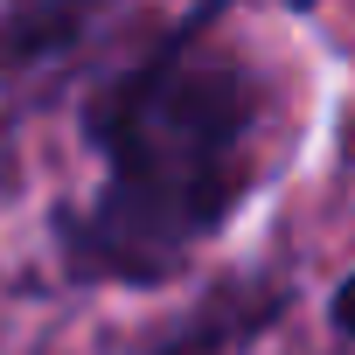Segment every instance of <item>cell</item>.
I'll return each instance as SVG.
<instances>
[{
    "instance_id": "1",
    "label": "cell",
    "mask_w": 355,
    "mask_h": 355,
    "mask_svg": "<svg viewBox=\"0 0 355 355\" xmlns=\"http://www.w3.org/2000/svg\"><path fill=\"white\" fill-rule=\"evenodd\" d=\"M202 21L209 15L174 28V42L91 105V139L112 174L98 209L70 230L84 272L160 279L251 189V132L265 98L237 56L202 49Z\"/></svg>"
},
{
    "instance_id": "2",
    "label": "cell",
    "mask_w": 355,
    "mask_h": 355,
    "mask_svg": "<svg viewBox=\"0 0 355 355\" xmlns=\"http://www.w3.org/2000/svg\"><path fill=\"white\" fill-rule=\"evenodd\" d=\"M98 15V0H8L0 8V77H28L63 56Z\"/></svg>"
},
{
    "instance_id": "3",
    "label": "cell",
    "mask_w": 355,
    "mask_h": 355,
    "mask_svg": "<svg viewBox=\"0 0 355 355\" xmlns=\"http://www.w3.org/2000/svg\"><path fill=\"white\" fill-rule=\"evenodd\" d=\"M279 306H286V293H223V300H209V306L196 313L189 334L167 341V355H230V348H244Z\"/></svg>"
},
{
    "instance_id": "4",
    "label": "cell",
    "mask_w": 355,
    "mask_h": 355,
    "mask_svg": "<svg viewBox=\"0 0 355 355\" xmlns=\"http://www.w3.org/2000/svg\"><path fill=\"white\" fill-rule=\"evenodd\" d=\"M334 327L355 341V272H348V279H341V293H334Z\"/></svg>"
}]
</instances>
